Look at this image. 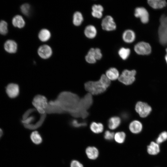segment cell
<instances>
[{"label":"cell","instance_id":"obj_1","mask_svg":"<svg viewBox=\"0 0 167 167\" xmlns=\"http://www.w3.org/2000/svg\"><path fill=\"white\" fill-rule=\"evenodd\" d=\"M80 99L75 94L64 91L58 95L56 100L64 112H67L73 116L78 112Z\"/></svg>","mask_w":167,"mask_h":167},{"label":"cell","instance_id":"obj_2","mask_svg":"<svg viewBox=\"0 0 167 167\" xmlns=\"http://www.w3.org/2000/svg\"><path fill=\"white\" fill-rule=\"evenodd\" d=\"M85 90L91 95H97L103 93L107 88L99 80L97 81H89L84 84Z\"/></svg>","mask_w":167,"mask_h":167},{"label":"cell","instance_id":"obj_3","mask_svg":"<svg viewBox=\"0 0 167 167\" xmlns=\"http://www.w3.org/2000/svg\"><path fill=\"white\" fill-rule=\"evenodd\" d=\"M32 104L35 109L39 114H46V111L48 101L45 96L41 95H36L33 98Z\"/></svg>","mask_w":167,"mask_h":167},{"label":"cell","instance_id":"obj_4","mask_svg":"<svg viewBox=\"0 0 167 167\" xmlns=\"http://www.w3.org/2000/svg\"><path fill=\"white\" fill-rule=\"evenodd\" d=\"M136 71L135 70H124L118 78L119 81L126 85L132 84L135 81Z\"/></svg>","mask_w":167,"mask_h":167},{"label":"cell","instance_id":"obj_5","mask_svg":"<svg viewBox=\"0 0 167 167\" xmlns=\"http://www.w3.org/2000/svg\"><path fill=\"white\" fill-rule=\"evenodd\" d=\"M135 109L139 116L142 118L147 117L152 111L151 106L147 103L141 101L136 103Z\"/></svg>","mask_w":167,"mask_h":167},{"label":"cell","instance_id":"obj_6","mask_svg":"<svg viewBox=\"0 0 167 167\" xmlns=\"http://www.w3.org/2000/svg\"><path fill=\"white\" fill-rule=\"evenodd\" d=\"M134 49L136 53L142 55L149 54L152 50L150 44L144 41H141L137 43L135 45Z\"/></svg>","mask_w":167,"mask_h":167},{"label":"cell","instance_id":"obj_7","mask_svg":"<svg viewBox=\"0 0 167 167\" xmlns=\"http://www.w3.org/2000/svg\"><path fill=\"white\" fill-rule=\"evenodd\" d=\"M101 25L103 29L108 31L114 30L116 28L113 18L110 15L106 16L102 19Z\"/></svg>","mask_w":167,"mask_h":167},{"label":"cell","instance_id":"obj_8","mask_svg":"<svg viewBox=\"0 0 167 167\" xmlns=\"http://www.w3.org/2000/svg\"><path fill=\"white\" fill-rule=\"evenodd\" d=\"M135 16L140 19L141 22L145 24L149 20V14L147 10L143 7H136L135 10Z\"/></svg>","mask_w":167,"mask_h":167},{"label":"cell","instance_id":"obj_9","mask_svg":"<svg viewBox=\"0 0 167 167\" xmlns=\"http://www.w3.org/2000/svg\"><path fill=\"white\" fill-rule=\"evenodd\" d=\"M51 47L48 45H44L40 46L37 50L39 56L42 58L47 59L49 58L52 54Z\"/></svg>","mask_w":167,"mask_h":167},{"label":"cell","instance_id":"obj_10","mask_svg":"<svg viewBox=\"0 0 167 167\" xmlns=\"http://www.w3.org/2000/svg\"><path fill=\"white\" fill-rule=\"evenodd\" d=\"M63 113L64 112L59 106L56 99L48 102L46 113Z\"/></svg>","mask_w":167,"mask_h":167},{"label":"cell","instance_id":"obj_11","mask_svg":"<svg viewBox=\"0 0 167 167\" xmlns=\"http://www.w3.org/2000/svg\"><path fill=\"white\" fill-rule=\"evenodd\" d=\"M86 155L87 157L92 160L97 159L99 155V152L98 149L95 146H88L85 150Z\"/></svg>","mask_w":167,"mask_h":167},{"label":"cell","instance_id":"obj_12","mask_svg":"<svg viewBox=\"0 0 167 167\" xmlns=\"http://www.w3.org/2000/svg\"><path fill=\"white\" fill-rule=\"evenodd\" d=\"M6 92L8 96L11 98H14L17 96L19 93V86L16 84L11 83L6 87Z\"/></svg>","mask_w":167,"mask_h":167},{"label":"cell","instance_id":"obj_13","mask_svg":"<svg viewBox=\"0 0 167 167\" xmlns=\"http://www.w3.org/2000/svg\"><path fill=\"white\" fill-rule=\"evenodd\" d=\"M129 128L133 134L139 133L143 129V125L140 122L137 120L132 121L129 124Z\"/></svg>","mask_w":167,"mask_h":167},{"label":"cell","instance_id":"obj_14","mask_svg":"<svg viewBox=\"0 0 167 167\" xmlns=\"http://www.w3.org/2000/svg\"><path fill=\"white\" fill-rule=\"evenodd\" d=\"M4 47L5 51L10 54L15 53L17 50V43L12 40H7L4 43Z\"/></svg>","mask_w":167,"mask_h":167},{"label":"cell","instance_id":"obj_15","mask_svg":"<svg viewBox=\"0 0 167 167\" xmlns=\"http://www.w3.org/2000/svg\"><path fill=\"white\" fill-rule=\"evenodd\" d=\"M135 32L132 30L128 29L125 30L123 32L122 38L123 41L127 43H131L135 39Z\"/></svg>","mask_w":167,"mask_h":167},{"label":"cell","instance_id":"obj_16","mask_svg":"<svg viewBox=\"0 0 167 167\" xmlns=\"http://www.w3.org/2000/svg\"><path fill=\"white\" fill-rule=\"evenodd\" d=\"M121 120L118 116H113L111 117L108 120V126L109 128L111 130L117 129L120 125Z\"/></svg>","mask_w":167,"mask_h":167},{"label":"cell","instance_id":"obj_17","mask_svg":"<svg viewBox=\"0 0 167 167\" xmlns=\"http://www.w3.org/2000/svg\"><path fill=\"white\" fill-rule=\"evenodd\" d=\"M148 153L151 155H155L157 154L160 152V148L159 144L156 142H151L147 148Z\"/></svg>","mask_w":167,"mask_h":167},{"label":"cell","instance_id":"obj_18","mask_svg":"<svg viewBox=\"0 0 167 167\" xmlns=\"http://www.w3.org/2000/svg\"><path fill=\"white\" fill-rule=\"evenodd\" d=\"M12 23L14 26L19 28H23L25 24L24 19L20 15H17L14 16L12 19Z\"/></svg>","mask_w":167,"mask_h":167},{"label":"cell","instance_id":"obj_19","mask_svg":"<svg viewBox=\"0 0 167 167\" xmlns=\"http://www.w3.org/2000/svg\"><path fill=\"white\" fill-rule=\"evenodd\" d=\"M105 75L107 78L111 80H115L118 78L119 72L115 67H111L106 71Z\"/></svg>","mask_w":167,"mask_h":167},{"label":"cell","instance_id":"obj_20","mask_svg":"<svg viewBox=\"0 0 167 167\" xmlns=\"http://www.w3.org/2000/svg\"><path fill=\"white\" fill-rule=\"evenodd\" d=\"M148 2L152 7L155 9L163 8L167 4L166 2L164 0H149Z\"/></svg>","mask_w":167,"mask_h":167},{"label":"cell","instance_id":"obj_21","mask_svg":"<svg viewBox=\"0 0 167 167\" xmlns=\"http://www.w3.org/2000/svg\"><path fill=\"white\" fill-rule=\"evenodd\" d=\"M97 33L96 27L92 25H88L86 26L84 30V33L85 36L89 38L94 37Z\"/></svg>","mask_w":167,"mask_h":167},{"label":"cell","instance_id":"obj_22","mask_svg":"<svg viewBox=\"0 0 167 167\" xmlns=\"http://www.w3.org/2000/svg\"><path fill=\"white\" fill-rule=\"evenodd\" d=\"M90 128L93 133L99 134L103 131L104 127L103 124L101 123L93 122L91 123Z\"/></svg>","mask_w":167,"mask_h":167},{"label":"cell","instance_id":"obj_23","mask_svg":"<svg viewBox=\"0 0 167 167\" xmlns=\"http://www.w3.org/2000/svg\"><path fill=\"white\" fill-rule=\"evenodd\" d=\"M51 34L48 29L43 28L39 32L38 37L39 39L42 42H46L48 41L50 38Z\"/></svg>","mask_w":167,"mask_h":167},{"label":"cell","instance_id":"obj_24","mask_svg":"<svg viewBox=\"0 0 167 167\" xmlns=\"http://www.w3.org/2000/svg\"><path fill=\"white\" fill-rule=\"evenodd\" d=\"M30 138L32 142L36 144H39L42 141L41 136L37 131H34L32 132L31 134Z\"/></svg>","mask_w":167,"mask_h":167},{"label":"cell","instance_id":"obj_25","mask_svg":"<svg viewBox=\"0 0 167 167\" xmlns=\"http://www.w3.org/2000/svg\"><path fill=\"white\" fill-rule=\"evenodd\" d=\"M126 135L123 131H118L114 134V139L118 143L122 144L125 140Z\"/></svg>","mask_w":167,"mask_h":167},{"label":"cell","instance_id":"obj_26","mask_svg":"<svg viewBox=\"0 0 167 167\" xmlns=\"http://www.w3.org/2000/svg\"><path fill=\"white\" fill-rule=\"evenodd\" d=\"M83 20V17L82 13L79 11L75 12L73 15V23L76 26L80 25Z\"/></svg>","mask_w":167,"mask_h":167},{"label":"cell","instance_id":"obj_27","mask_svg":"<svg viewBox=\"0 0 167 167\" xmlns=\"http://www.w3.org/2000/svg\"><path fill=\"white\" fill-rule=\"evenodd\" d=\"M94 49L93 48L90 49L85 57L86 61L89 63H94L96 61Z\"/></svg>","mask_w":167,"mask_h":167},{"label":"cell","instance_id":"obj_28","mask_svg":"<svg viewBox=\"0 0 167 167\" xmlns=\"http://www.w3.org/2000/svg\"><path fill=\"white\" fill-rule=\"evenodd\" d=\"M130 52L131 50L129 48L122 47L119 49L118 54L122 59L126 60L129 57Z\"/></svg>","mask_w":167,"mask_h":167},{"label":"cell","instance_id":"obj_29","mask_svg":"<svg viewBox=\"0 0 167 167\" xmlns=\"http://www.w3.org/2000/svg\"><path fill=\"white\" fill-rule=\"evenodd\" d=\"M8 32V24L4 20L0 21V34L6 35Z\"/></svg>","mask_w":167,"mask_h":167},{"label":"cell","instance_id":"obj_30","mask_svg":"<svg viewBox=\"0 0 167 167\" xmlns=\"http://www.w3.org/2000/svg\"><path fill=\"white\" fill-rule=\"evenodd\" d=\"M20 10L22 13L25 15H28L31 11L30 5L28 3L22 4L20 7Z\"/></svg>","mask_w":167,"mask_h":167},{"label":"cell","instance_id":"obj_31","mask_svg":"<svg viewBox=\"0 0 167 167\" xmlns=\"http://www.w3.org/2000/svg\"><path fill=\"white\" fill-rule=\"evenodd\" d=\"M167 139V132L164 131L158 135L156 140V142L158 144L161 143Z\"/></svg>","mask_w":167,"mask_h":167},{"label":"cell","instance_id":"obj_32","mask_svg":"<svg viewBox=\"0 0 167 167\" xmlns=\"http://www.w3.org/2000/svg\"><path fill=\"white\" fill-rule=\"evenodd\" d=\"M99 80L107 88L110 85V80L104 74H102L101 75Z\"/></svg>","mask_w":167,"mask_h":167},{"label":"cell","instance_id":"obj_33","mask_svg":"<svg viewBox=\"0 0 167 167\" xmlns=\"http://www.w3.org/2000/svg\"><path fill=\"white\" fill-rule=\"evenodd\" d=\"M71 124L73 126L76 128L85 126L87 125V123L86 122H79V121L75 119L72 120Z\"/></svg>","mask_w":167,"mask_h":167},{"label":"cell","instance_id":"obj_34","mask_svg":"<svg viewBox=\"0 0 167 167\" xmlns=\"http://www.w3.org/2000/svg\"><path fill=\"white\" fill-rule=\"evenodd\" d=\"M114 134L113 132L110 131H106L104 134V138L107 140H112L114 139Z\"/></svg>","mask_w":167,"mask_h":167},{"label":"cell","instance_id":"obj_35","mask_svg":"<svg viewBox=\"0 0 167 167\" xmlns=\"http://www.w3.org/2000/svg\"><path fill=\"white\" fill-rule=\"evenodd\" d=\"M70 167H84L83 164L79 161L74 160L70 163Z\"/></svg>","mask_w":167,"mask_h":167},{"label":"cell","instance_id":"obj_36","mask_svg":"<svg viewBox=\"0 0 167 167\" xmlns=\"http://www.w3.org/2000/svg\"><path fill=\"white\" fill-rule=\"evenodd\" d=\"M94 52L96 60L101 59L102 57L101 49L99 48H94Z\"/></svg>","mask_w":167,"mask_h":167},{"label":"cell","instance_id":"obj_37","mask_svg":"<svg viewBox=\"0 0 167 167\" xmlns=\"http://www.w3.org/2000/svg\"><path fill=\"white\" fill-rule=\"evenodd\" d=\"M92 11H96L102 12L104 10L103 6L100 4H95L92 6Z\"/></svg>","mask_w":167,"mask_h":167},{"label":"cell","instance_id":"obj_38","mask_svg":"<svg viewBox=\"0 0 167 167\" xmlns=\"http://www.w3.org/2000/svg\"><path fill=\"white\" fill-rule=\"evenodd\" d=\"M91 13L93 17L98 18H101L103 15L102 12L96 11H92Z\"/></svg>","mask_w":167,"mask_h":167},{"label":"cell","instance_id":"obj_39","mask_svg":"<svg viewBox=\"0 0 167 167\" xmlns=\"http://www.w3.org/2000/svg\"><path fill=\"white\" fill-rule=\"evenodd\" d=\"M121 116L122 118L125 120H127L129 117L128 114L126 112H122Z\"/></svg>","mask_w":167,"mask_h":167},{"label":"cell","instance_id":"obj_40","mask_svg":"<svg viewBox=\"0 0 167 167\" xmlns=\"http://www.w3.org/2000/svg\"><path fill=\"white\" fill-rule=\"evenodd\" d=\"M3 135V131L2 129L0 128V139Z\"/></svg>","mask_w":167,"mask_h":167},{"label":"cell","instance_id":"obj_41","mask_svg":"<svg viewBox=\"0 0 167 167\" xmlns=\"http://www.w3.org/2000/svg\"><path fill=\"white\" fill-rule=\"evenodd\" d=\"M166 55L165 56V59L167 63V48L166 49Z\"/></svg>","mask_w":167,"mask_h":167}]
</instances>
